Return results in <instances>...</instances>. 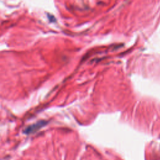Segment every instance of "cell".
Returning <instances> with one entry per match:
<instances>
[{
    "label": "cell",
    "mask_w": 160,
    "mask_h": 160,
    "mask_svg": "<svg viewBox=\"0 0 160 160\" xmlns=\"http://www.w3.org/2000/svg\"><path fill=\"white\" fill-rule=\"evenodd\" d=\"M46 123H47V122L45 121H39V122H36L34 124L30 125L28 127H27L24 130V132L26 133V134L32 133V132L38 131L40 128H41Z\"/></svg>",
    "instance_id": "obj_1"
}]
</instances>
